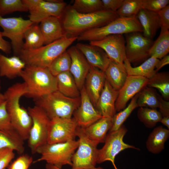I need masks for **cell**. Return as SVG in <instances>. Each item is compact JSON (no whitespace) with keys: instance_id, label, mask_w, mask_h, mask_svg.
I'll use <instances>...</instances> for the list:
<instances>
[{"instance_id":"cell-1","label":"cell","mask_w":169,"mask_h":169,"mask_svg":"<svg viewBox=\"0 0 169 169\" xmlns=\"http://www.w3.org/2000/svg\"><path fill=\"white\" fill-rule=\"evenodd\" d=\"M119 17L116 12L104 9L80 13L70 6L66 7L61 19L65 35L78 37L88 30L103 26Z\"/></svg>"},{"instance_id":"cell-2","label":"cell","mask_w":169,"mask_h":169,"mask_svg":"<svg viewBox=\"0 0 169 169\" xmlns=\"http://www.w3.org/2000/svg\"><path fill=\"white\" fill-rule=\"evenodd\" d=\"M77 38V36H65L37 49H22L18 56L26 65L48 68L52 62L66 51Z\"/></svg>"},{"instance_id":"cell-3","label":"cell","mask_w":169,"mask_h":169,"mask_svg":"<svg viewBox=\"0 0 169 169\" xmlns=\"http://www.w3.org/2000/svg\"><path fill=\"white\" fill-rule=\"evenodd\" d=\"M19 77L27 89L26 96L33 99L57 90L56 77L47 68L26 65Z\"/></svg>"},{"instance_id":"cell-4","label":"cell","mask_w":169,"mask_h":169,"mask_svg":"<svg viewBox=\"0 0 169 169\" xmlns=\"http://www.w3.org/2000/svg\"><path fill=\"white\" fill-rule=\"evenodd\" d=\"M34 100L35 105L42 109L50 119L72 118L80 102V96L69 97L58 90Z\"/></svg>"},{"instance_id":"cell-5","label":"cell","mask_w":169,"mask_h":169,"mask_svg":"<svg viewBox=\"0 0 169 169\" xmlns=\"http://www.w3.org/2000/svg\"><path fill=\"white\" fill-rule=\"evenodd\" d=\"M143 32L142 27L136 16L119 17L103 26L84 32L78 37L77 40L90 42L99 40L110 35Z\"/></svg>"},{"instance_id":"cell-6","label":"cell","mask_w":169,"mask_h":169,"mask_svg":"<svg viewBox=\"0 0 169 169\" xmlns=\"http://www.w3.org/2000/svg\"><path fill=\"white\" fill-rule=\"evenodd\" d=\"M78 145V140H75L63 143H47L37 149L36 153L41 156L33 163L44 161L47 164L60 169L66 165L71 166L72 158Z\"/></svg>"},{"instance_id":"cell-7","label":"cell","mask_w":169,"mask_h":169,"mask_svg":"<svg viewBox=\"0 0 169 169\" xmlns=\"http://www.w3.org/2000/svg\"><path fill=\"white\" fill-rule=\"evenodd\" d=\"M32 120V125L28 139V145L33 154L37 149L47 143L50 119L40 107L35 105L27 109Z\"/></svg>"},{"instance_id":"cell-8","label":"cell","mask_w":169,"mask_h":169,"mask_svg":"<svg viewBox=\"0 0 169 169\" xmlns=\"http://www.w3.org/2000/svg\"><path fill=\"white\" fill-rule=\"evenodd\" d=\"M79 145L72 159L71 169H93L97 163L98 145L89 139L82 128L78 127Z\"/></svg>"},{"instance_id":"cell-9","label":"cell","mask_w":169,"mask_h":169,"mask_svg":"<svg viewBox=\"0 0 169 169\" xmlns=\"http://www.w3.org/2000/svg\"><path fill=\"white\" fill-rule=\"evenodd\" d=\"M127 131V129L123 125L118 130L109 132L106 137L104 146L101 149H98L97 163L110 161L115 169H119L116 166L115 161L116 156L119 153L129 148L140 150L138 148L123 141L124 137Z\"/></svg>"},{"instance_id":"cell-10","label":"cell","mask_w":169,"mask_h":169,"mask_svg":"<svg viewBox=\"0 0 169 169\" xmlns=\"http://www.w3.org/2000/svg\"><path fill=\"white\" fill-rule=\"evenodd\" d=\"M33 23L21 17L4 18L0 16V26L3 37L9 38L15 55H19L23 49L24 34L27 29Z\"/></svg>"},{"instance_id":"cell-11","label":"cell","mask_w":169,"mask_h":169,"mask_svg":"<svg viewBox=\"0 0 169 169\" xmlns=\"http://www.w3.org/2000/svg\"><path fill=\"white\" fill-rule=\"evenodd\" d=\"M78 127L74 118H54L50 119L47 143H63L75 140Z\"/></svg>"},{"instance_id":"cell-12","label":"cell","mask_w":169,"mask_h":169,"mask_svg":"<svg viewBox=\"0 0 169 169\" xmlns=\"http://www.w3.org/2000/svg\"><path fill=\"white\" fill-rule=\"evenodd\" d=\"M125 52L131 63L145 60L150 56L149 51L153 42L139 32L126 34Z\"/></svg>"},{"instance_id":"cell-13","label":"cell","mask_w":169,"mask_h":169,"mask_svg":"<svg viewBox=\"0 0 169 169\" xmlns=\"http://www.w3.org/2000/svg\"><path fill=\"white\" fill-rule=\"evenodd\" d=\"M89 44L102 49L110 59L115 62L124 64L127 59L125 40L123 34L109 35L99 40L90 41Z\"/></svg>"},{"instance_id":"cell-14","label":"cell","mask_w":169,"mask_h":169,"mask_svg":"<svg viewBox=\"0 0 169 169\" xmlns=\"http://www.w3.org/2000/svg\"><path fill=\"white\" fill-rule=\"evenodd\" d=\"M80 102L73 115L79 127L85 128L102 116L95 107L86 92L84 86L80 90Z\"/></svg>"},{"instance_id":"cell-15","label":"cell","mask_w":169,"mask_h":169,"mask_svg":"<svg viewBox=\"0 0 169 169\" xmlns=\"http://www.w3.org/2000/svg\"><path fill=\"white\" fill-rule=\"evenodd\" d=\"M148 79L140 76L128 75L124 84L118 91L115 103L116 111L124 109L127 102L147 85Z\"/></svg>"},{"instance_id":"cell-16","label":"cell","mask_w":169,"mask_h":169,"mask_svg":"<svg viewBox=\"0 0 169 169\" xmlns=\"http://www.w3.org/2000/svg\"><path fill=\"white\" fill-rule=\"evenodd\" d=\"M67 51L71 59L69 72L80 90L84 86L91 66L83 54L75 46L70 47Z\"/></svg>"},{"instance_id":"cell-17","label":"cell","mask_w":169,"mask_h":169,"mask_svg":"<svg viewBox=\"0 0 169 169\" xmlns=\"http://www.w3.org/2000/svg\"><path fill=\"white\" fill-rule=\"evenodd\" d=\"M66 3L62 1L42 0L37 7L29 12V19L33 23H38L50 17L61 18Z\"/></svg>"},{"instance_id":"cell-18","label":"cell","mask_w":169,"mask_h":169,"mask_svg":"<svg viewBox=\"0 0 169 169\" xmlns=\"http://www.w3.org/2000/svg\"><path fill=\"white\" fill-rule=\"evenodd\" d=\"M75 46L83 54L91 67L105 71L110 59L102 49L90 44L82 43H78Z\"/></svg>"},{"instance_id":"cell-19","label":"cell","mask_w":169,"mask_h":169,"mask_svg":"<svg viewBox=\"0 0 169 169\" xmlns=\"http://www.w3.org/2000/svg\"><path fill=\"white\" fill-rule=\"evenodd\" d=\"M118 94V91L114 89L106 79L95 107L103 117L112 118L116 114L115 103Z\"/></svg>"},{"instance_id":"cell-20","label":"cell","mask_w":169,"mask_h":169,"mask_svg":"<svg viewBox=\"0 0 169 169\" xmlns=\"http://www.w3.org/2000/svg\"><path fill=\"white\" fill-rule=\"evenodd\" d=\"M105 80L104 72L91 67L85 80V86H84L86 93L95 107L104 87Z\"/></svg>"},{"instance_id":"cell-21","label":"cell","mask_w":169,"mask_h":169,"mask_svg":"<svg viewBox=\"0 0 169 169\" xmlns=\"http://www.w3.org/2000/svg\"><path fill=\"white\" fill-rule=\"evenodd\" d=\"M39 27L46 45L66 36L60 18L50 17L42 21Z\"/></svg>"},{"instance_id":"cell-22","label":"cell","mask_w":169,"mask_h":169,"mask_svg":"<svg viewBox=\"0 0 169 169\" xmlns=\"http://www.w3.org/2000/svg\"><path fill=\"white\" fill-rule=\"evenodd\" d=\"M112 125V118L102 117L89 126L82 129L88 137L98 145L105 142L107 132Z\"/></svg>"},{"instance_id":"cell-23","label":"cell","mask_w":169,"mask_h":169,"mask_svg":"<svg viewBox=\"0 0 169 169\" xmlns=\"http://www.w3.org/2000/svg\"><path fill=\"white\" fill-rule=\"evenodd\" d=\"M26 66L18 56L7 57L0 53V76L13 79L19 76Z\"/></svg>"},{"instance_id":"cell-24","label":"cell","mask_w":169,"mask_h":169,"mask_svg":"<svg viewBox=\"0 0 169 169\" xmlns=\"http://www.w3.org/2000/svg\"><path fill=\"white\" fill-rule=\"evenodd\" d=\"M136 17L142 27L144 35L152 39L160 28L159 18L157 13L141 9Z\"/></svg>"},{"instance_id":"cell-25","label":"cell","mask_w":169,"mask_h":169,"mask_svg":"<svg viewBox=\"0 0 169 169\" xmlns=\"http://www.w3.org/2000/svg\"><path fill=\"white\" fill-rule=\"evenodd\" d=\"M104 72L106 79L114 89L118 91L123 86L128 76L124 64L111 59Z\"/></svg>"},{"instance_id":"cell-26","label":"cell","mask_w":169,"mask_h":169,"mask_svg":"<svg viewBox=\"0 0 169 169\" xmlns=\"http://www.w3.org/2000/svg\"><path fill=\"white\" fill-rule=\"evenodd\" d=\"M169 137V130L159 126L155 128L149 135L146 142L148 151L154 154L160 153L165 147V144Z\"/></svg>"},{"instance_id":"cell-27","label":"cell","mask_w":169,"mask_h":169,"mask_svg":"<svg viewBox=\"0 0 169 169\" xmlns=\"http://www.w3.org/2000/svg\"><path fill=\"white\" fill-rule=\"evenodd\" d=\"M159 60L151 57L139 66L134 67L127 59L124 64L128 75L140 76L149 79L156 73L155 66Z\"/></svg>"},{"instance_id":"cell-28","label":"cell","mask_w":169,"mask_h":169,"mask_svg":"<svg viewBox=\"0 0 169 169\" xmlns=\"http://www.w3.org/2000/svg\"><path fill=\"white\" fill-rule=\"evenodd\" d=\"M57 90L64 95L70 98L80 96V91L69 71L61 73L56 76Z\"/></svg>"},{"instance_id":"cell-29","label":"cell","mask_w":169,"mask_h":169,"mask_svg":"<svg viewBox=\"0 0 169 169\" xmlns=\"http://www.w3.org/2000/svg\"><path fill=\"white\" fill-rule=\"evenodd\" d=\"M161 28L159 35L153 42L149 51L150 57L158 59L167 55L169 52V29Z\"/></svg>"},{"instance_id":"cell-30","label":"cell","mask_w":169,"mask_h":169,"mask_svg":"<svg viewBox=\"0 0 169 169\" xmlns=\"http://www.w3.org/2000/svg\"><path fill=\"white\" fill-rule=\"evenodd\" d=\"M23 49H32L40 47L44 44L43 37L38 23H33L25 31Z\"/></svg>"},{"instance_id":"cell-31","label":"cell","mask_w":169,"mask_h":169,"mask_svg":"<svg viewBox=\"0 0 169 169\" xmlns=\"http://www.w3.org/2000/svg\"><path fill=\"white\" fill-rule=\"evenodd\" d=\"M160 96L154 89L146 86L138 93V107L156 109L159 107Z\"/></svg>"},{"instance_id":"cell-32","label":"cell","mask_w":169,"mask_h":169,"mask_svg":"<svg viewBox=\"0 0 169 169\" xmlns=\"http://www.w3.org/2000/svg\"><path fill=\"white\" fill-rule=\"evenodd\" d=\"M147 86L157 89L166 100L169 98V74L168 72H157L148 79Z\"/></svg>"},{"instance_id":"cell-33","label":"cell","mask_w":169,"mask_h":169,"mask_svg":"<svg viewBox=\"0 0 169 169\" xmlns=\"http://www.w3.org/2000/svg\"><path fill=\"white\" fill-rule=\"evenodd\" d=\"M137 115L139 120L147 128H152L160 122L162 116L156 109L141 107L139 108Z\"/></svg>"},{"instance_id":"cell-34","label":"cell","mask_w":169,"mask_h":169,"mask_svg":"<svg viewBox=\"0 0 169 169\" xmlns=\"http://www.w3.org/2000/svg\"><path fill=\"white\" fill-rule=\"evenodd\" d=\"M138 95V93L131 99L130 102L126 107L115 114L112 118V125L109 132L115 131L119 129L134 110L138 107L137 100Z\"/></svg>"},{"instance_id":"cell-35","label":"cell","mask_w":169,"mask_h":169,"mask_svg":"<svg viewBox=\"0 0 169 169\" xmlns=\"http://www.w3.org/2000/svg\"><path fill=\"white\" fill-rule=\"evenodd\" d=\"M71 64L70 57L66 51L55 59L48 68L54 76L69 71Z\"/></svg>"},{"instance_id":"cell-36","label":"cell","mask_w":169,"mask_h":169,"mask_svg":"<svg viewBox=\"0 0 169 169\" xmlns=\"http://www.w3.org/2000/svg\"><path fill=\"white\" fill-rule=\"evenodd\" d=\"M0 130L18 141L24 142L12 125L6 110L5 101L0 105Z\"/></svg>"},{"instance_id":"cell-37","label":"cell","mask_w":169,"mask_h":169,"mask_svg":"<svg viewBox=\"0 0 169 169\" xmlns=\"http://www.w3.org/2000/svg\"><path fill=\"white\" fill-rule=\"evenodd\" d=\"M71 6L82 13H93L103 10L101 0H75Z\"/></svg>"},{"instance_id":"cell-38","label":"cell","mask_w":169,"mask_h":169,"mask_svg":"<svg viewBox=\"0 0 169 169\" xmlns=\"http://www.w3.org/2000/svg\"><path fill=\"white\" fill-rule=\"evenodd\" d=\"M141 9V0H124L116 12L119 17H130L136 16Z\"/></svg>"},{"instance_id":"cell-39","label":"cell","mask_w":169,"mask_h":169,"mask_svg":"<svg viewBox=\"0 0 169 169\" xmlns=\"http://www.w3.org/2000/svg\"><path fill=\"white\" fill-rule=\"evenodd\" d=\"M9 148L19 154H22L25 150L24 142L19 141L0 130V149Z\"/></svg>"},{"instance_id":"cell-40","label":"cell","mask_w":169,"mask_h":169,"mask_svg":"<svg viewBox=\"0 0 169 169\" xmlns=\"http://www.w3.org/2000/svg\"><path fill=\"white\" fill-rule=\"evenodd\" d=\"M28 10L21 0H0L1 16L15 12H26Z\"/></svg>"},{"instance_id":"cell-41","label":"cell","mask_w":169,"mask_h":169,"mask_svg":"<svg viewBox=\"0 0 169 169\" xmlns=\"http://www.w3.org/2000/svg\"><path fill=\"white\" fill-rule=\"evenodd\" d=\"M33 161L32 157L27 154H21L11 162L7 168L8 169H28Z\"/></svg>"},{"instance_id":"cell-42","label":"cell","mask_w":169,"mask_h":169,"mask_svg":"<svg viewBox=\"0 0 169 169\" xmlns=\"http://www.w3.org/2000/svg\"><path fill=\"white\" fill-rule=\"evenodd\" d=\"M142 9L157 12L169 5V0H141Z\"/></svg>"},{"instance_id":"cell-43","label":"cell","mask_w":169,"mask_h":169,"mask_svg":"<svg viewBox=\"0 0 169 169\" xmlns=\"http://www.w3.org/2000/svg\"><path fill=\"white\" fill-rule=\"evenodd\" d=\"M14 151L9 148L0 149V169L7 167L15 157Z\"/></svg>"},{"instance_id":"cell-44","label":"cell","mask_w":169,"mask_h":169,"mask_svg":"<svg viewBox=\"0 0 169 169\" xmlns=\"http://www.w3.org/2000/svg\"><path fill=\"white\" fill-rule=\"evenodd\" d=\"M160 21V28L169 29V5L157 12Z\"/></svg>"},{"instance_id":"cell-45","label":"cell","mask_w":169,"mask_h":169,"mask_svg":"<svg viewBox=\"0 0 169 169\" xmlns=\"http://www.w3.org/2000/svg\"><path fill=\"white\" fill-rule=\"evenodd\" d=\"M101 1L103 9L116 12L123 4L124 0H101Z\"/></svg>"},{"instance_id":"cell-46","label":"cell","mask_w":169,"mask_h":169,"mask_svg":"<svg viewBox=\"0 0 169 169\" xmlns=\"http://www.w3.org/2000/svg\"><path fill=\"white\" fill-rule=\"evenodd\" d=\"M159 112L162 117H169V102L159 97Z\"/></svg>"},{"instance_id":"cell-47","label":"cell","mask_w":169,"mask_h":169,"mask_svg":"<svg viewBox=\"0 0 169 169\" xmlns=\"http://www.w3.org/2000/svg\"><path fill=\"white\" fill-rule=\"evenodd\" d=\"M12 49L11 44L3 39L0 31V50L8 54L11 53Z\"/></svg>"},{"instance_id":"cell-48","label":"cell","mask_w":169,"mask_h":169,"mask_svg":"<svg viewBox=\"0 0 169 169\" xmlns=\"http://www.w3.org/2000/svg\"><path fill=\"white\" fill-rule=\"evenodd\" d=\"M42 0H22V2L29 12L33 11L38 5Z\"/></svg>"},{"instance_id":"cell-49","label":"cell","mask_w":169,"mask_h":169,"mask_svg":"<svg viewBox=\"0 0 169 169\" xmlns=\"http://www.w3.org/2000/svg\"><path fill=\"white\" fill-rule=\"evenodd\" d=\"M169 64V55H167L161 58L160 60H159L155 66V71L156 72H158L162 68Z\"/></svg>"},{"instance_id":"cell-50","label":"cell","mask_w":169,"mask_h":169,"mask_svg":"<svg viewBox=\"0 0 169 169\" xmlns=\"http://www.w3.org/2000/svg\"><path fill=\"white\" fill-rule=\"evenodd\" d=\"M160 122L166 126L169 130V117H162Z\"/></svg>"},{"instance_id":"cell-51","label":"cell","mask_w":169,"mask_h":169,"mask_svg":"<svg viewBox=\"0 0 169 169\" xmlns=\"http://www.w3.org/2000/svg\"><path fill=\"white\" fill-rule=\"evenodd\" d=\"M46 169H62L58 168L54 166L47 164L46 165ZM93 169H103L102 167H95Z\"/></svg>"},{"instance_id":"cell-52","label":"cell","mask_w":169,"mask_h":169,"mask_svg":"<svg viewBox=\"0 0 169 169\" xmlns=\"http://www.w3.org/2000/svg\"><path fill=\"white\" fill-rule=\"evenodd\" d=\"M5 101L3 94L0 93V105Z\"/></svg>"},{"instance_id":"cell-53","label":"cell","mask_w":169,"mask_h":169,"mask_svg":"<svg viewBox=\"0 0 169 169\" xmlns=\"http://www.w3.org/2000/svg\"><path fill=\"white\" fill-rule=\"evenodd\" d=\"M1 80H0V90H1Z\"/></svg>"},{"instance_id":"cell-54","label":"cell","mask_w":169,"mask_h":169,"mask_svg":"<svg viewBox=\"0 0 169 169\" xmlns=\"http://www.w3.org/2000/svg\"><path fill=\"white\" fill-rule=\"evenodd\" d=\"M5 169H6V168Z\"/></svg>"},{"instance_id":"cell-55","label":"cell","mask_w":169,"mask_h":169,"mask_svg":"<svg viewBox=\"0 0 169 169\" xmlns=\"http://www.w3.org/2000/svg\"></svg>"}]
</instances>
